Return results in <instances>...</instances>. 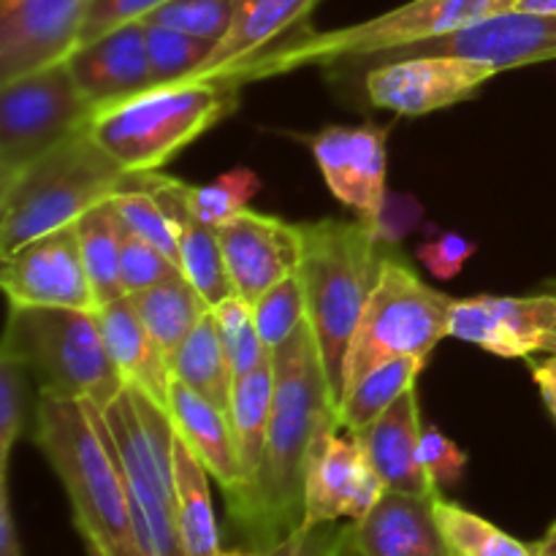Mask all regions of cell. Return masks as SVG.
Returning <instances> with one entry per match:
<instances>
[{
  "instance_id": "obj_1",
  "label": "cell",
  "mask_w": 556,
  "mask_h": 556,
  "mask_svg": "<svg viewBox=\"0 0 556 556\" xmlns=\"http://www.w3.org/2000/svg\"><path fill=\"white\" fill-rule=\"evenodd\" d=\"M271 358L275 400L264 459L253 483L226 497L231 525L242 532L250 554L266 552L302 530L309 454L324 418L337 410L307 320L271 351Z\"/></svg>"
},
{
  "instance_id": "obj_2",
  "label": "cell",
  "mask_w": 556,
  "mask_h": 556,
  "mask_svg": "<svg viewBox=\"0 0 556 556\" xmlns=\"http://www.w3.org/2000/svg\"><path fill=\"white\" fill-rule=\"evenodd\" d=\"M33 429L38 448L65 486L87 554L141 556L123 465L101 407L41 391Z\"/></svg>"
},
{
  "instance_id": "obj_3",
  "label": "cell",
  "mask_w": 556,
  "mask_h": 556,
  "mask_svg": "<svg viewBox=\"0 0 556 556\" xmlns=\"http://www.w3.org/2000/svg\"><path fill=\"white\" fill-rule=\"evenodd\" d=\"M299 277L307 299V324L320 351L331 400H345V367L369 293L383 266V239L364 220H318L299 226Z\"/></svg>"
},
{
  "instance_id": "obj_4",
  "label": "cell",
  "mask_w": 556,
  "mask_h": 556,
  "mask_svg": "<svg viewBox=\"0 0 556 556\" xmlns=\"http://www.w3.org/2000/svg\"><path fill=\"white\" fill-rule=\"evenodd\" d=\"M505 11H514V0H410L400 9L337 30L296 27L271 47L217 74L215 79H231L242 87L248 81L269 79L304 65L351 63L427 38L448 36Z\"/></svg>"
},
{
  "instance_id": "obj_5",
  "label": "cell",
  "mask_w": 556,
  "mask_h": 556,
  "mask_svg": "<svg viewBox=\"0 0 556 556\" xmlns=\"http://www.w3.org/2000/svg\"><path fill=\"white\" fill-rule=\"evenodd\" d=\"M237 106V81L182 79L98 109L90 134L123 172L147 174L166 166Z\"/></svg>"
},
{
  "instance_id": "obj_6",
  "label": "cell",
  "mask_w": 556,
  "mask_h": 556,
  "mask_svg": "<svg viewBox=\"0 0 556 556\" xmlns=\"http://www.w3.org/2000/svg\"><path fill=\"white\" fill-rule=\"evenodd\" d=\"M134 185V174L101 150L87 125L0 188V255L9 258L30 239L71 226Z\"/></svg>"
},
{
  "instance_id": "obj_7",
  "label": "cell",
  "mask_w": 556,
  "mask_h": 556,
  "mask_svg": "<svg viewBox=\"0 0 556 556\" xmlns=\"http://www.w3.org/2000/svg\"><path fill=\"white\" fill-rule=\"evenodd\" d=\"M128 486L130 521L141 556H185L174 486V429L168 407L136 386L103 410Z\"/></svg>"
},
{
  "instance_id": "obj_8",
  "label": "cell",
  "mask_w": 556,
  "mask_h": 556,
  "mask_svg": "<svg viewBox=\"0 0 556 556\" xmlns=\"http://www.w3.org/2000/svg\"><path fill=\"white\" fill-rule=\"evenodd\" d=\"M3 351L30 367L41 391L87 400L101 410L128 386L109 356L96 309L11 304Z\"/></svg>"
},
{
  "instance_id": "obj_9",
  "label": "cell",
  "mask_w": 556,
  "mask_h": 556,
  "mask_svg": "<svg viewBox=\"0 0 556 556\" xmlns=\"http://www.w3.org/2000/svg\"><path fill=\"white\" fill-rule=\"evenodd\" d=\"M454 299L434 291L400 253L386 250L375 291L353 334L345 367V394L378 364L400 356H421L448 337Z\"/></svg>"
},
{
  "instance_id": "obj_10",
  "label": "cell",
  "mask_w": 556,
  "mask_h": 556,
  "mask_svg": "<svg viewBox=\"0 0 556 556\" xmlns=\"http://www.w3.org/2000/svg\"><path fill=\"white\" fill-rule=\"evenodd\" d=\"M92 119L68 63L47 65L0 85V188Z\"/></svg>"
},
{
  "instance_id": "obj_11",
  "label": "cell",
  "mask_w": 556,
  "mask_h": 556,
  "mask_svg": "<svg viewBox=\"0 0 556 556\" xmlns=\"http://www.w3.org/2000/svg\"><path fill=\"white\" fill-rule=\"evenodd\" d=\"M386 483L369 465L362 438L342 427L340 410H331L318 429L307 467L302 527L358 521L378 505Z\"/></svg>"
},
{
  "instance_id": "obj_12",
  "label": "cell",
  "mask_w": 556,
  "mask_h": 556,
  "mask_svg": "<svg viewBox=\"0 0 556 556\" xmlns=\"http://www.w3.org/2000/svg\"><path fill=\"white\" fill-rule=\"evenodd\" d=\"M424 54H454V58L476 60L497 74L508 68H521V65L548 63V60H556V14L505 11V14L489 16V20L462 27L448 36L427 38V41L410 43V47L389 49V52L372 54V58L351 60V63L367 71L372 65L424 58Z\"/></svg>"
},
{
  "instance_id": "obj_13",
  "label": "cell",
  "mask_w": 556,
  "mask_h": 556,
  "mask_svg": "<svg viewBox=\"0 0 556 556\" xmlns=\"http://www.w3.org/2000/svg\"><path fill=\"white\" fill-rule=\"evenodd\" d=\"M497 74L489 65L454 54H424V58L380 63L364 71V92L369 103L405 117L440 112L478 96Z\"/></svg>"
},
{
  "instance_id": "obj_14",
  "label": "cell",
  "mask_w": 556,
  "mask_h": 556,
  "mask_svg": "<svg viewBox=\"0 0 556 556\" xmlns=\"http://www.w3.org/2000/svg\"><path fill=\"white\" fill-rule=\"evenodd\" d=\"M448 337L503 358L556 356V296L541 291L532 296L454 299Z\"/></svg>"
},
{
  "instance_id": "obj_15",
  "label": "cell",
  "mask_w": 556,
  "mask_h": 556,
  "mask_svg": "<svg viewBox=\"0 0 556 556\" xmlns=\"http://www.w3.org/2000/svg\"><path fill=\"white\" fill-rule=\"evenodd\" d=\"M0 286L9 304L20 307L96 309L76 223L30 239L3 258Z\"/></svg>"
},
{
  "instance_id": "obj_16",
  "label": "cell",
  "mask_w": 556,
  "mask_h": 556,
  "mask_svg": "<svg viewBox=\"0 0 556 556\" xmlns=\"http://www.w3.org/2000/svg\"><path fill=\"white\" fill-rule=\"evenodd\" d=\"M386 139L389 128L378 125H331L307 136L331 193L378 233L386 206Z\"/></svg>"
},
{
  "instance_id": "obj_17",
  "label": "cell",
  "mask_w": 556,
  "mask_h": 556,
  "mask_svg": "<svg viewBox=\"0 0 556 556\" xmlns=\"http://www.w3.org/2000/svg\"><path fill=\"white\" fill-rule=\"evenodd\" d=\"M87 5L90 0H0V85L68 58Z\"/></svg>"
},
{
  "instance_id": "obj_18",
  "label": "cell",
  "mask_w": 556,
  "mask_h": 556,
  "mask_svg": "<svg viewBox=\"0 0 556 556\" xmlns=\"http://www.w3.org/2000/svg\"><path fill=\"white\" fill-rule=\"evenodd\" d=\"M223 258L233 291L255 304L271 286L299 271L302 231L299 226L261 212H239L217 228Z\"/></svg>"
},
{
  "instance_id": "obj_19",
  "label": "cell",
  "mask_w": 556,
  "mask_h": 556,
  "mask_svg": "<svg viewBox=\"0 0 556 556\" xmlns=\"http://www.w3.org/2000/svg\"><path fill=\"white\" fill-rule=\"evenodd\" d=\"M65 63L92 112L155 87L144 22H130L96 41L81 43L65 58Z\"/></svg>"
},
{
  "instance_id": "obj_20",
  "label": "cell",
  "mask_w": 556,
  "mask_h": 556,
  "mask_svg": "<svg viewBox=\"0 0 556 556\" xmlns=\"http://www.w3.org/2000/svg\"><path fill=\"white\" fill-rule=\"evenodd\" d=\"M364 556H451L434 516V497H413L386 489L372 510L351 525Z\"/></svg>"
},
{
  "instance_id": "obj_21",
  "label": "cell",
  "mask_w": 556,
  "mask_h": 556,
  "mask_svg": "<svg viewBox=\"0 0 556 556\" xmlns=\"http://www.w3.org/2000/svg\"><path fill=\"white\" fill-rule=\"evenodd\" d=\"M421 413H418L416 386L407 389L367 432H362L369 465L391 492H405L413 497H438L440 489L421 465Z\"/></svg>"
},
{
  "instance_id": "obj_22",
  "label": "cell",
  "mask_w": 556,
  "mask_h": 556,
  "mask_svg": "<svg viewBox=\"0 0 556 556\" xmlns=\"http://www.w3.org/2000/svg\"><path fill=\"white\" fill-rule=\"evenodd\" d=\"M168 413L179 440L195 454L212 478L231 494L242 486V467H239L237 440L226 413L195 394L193 389L174 378L168 389Z\"/></svg>"
},
{
  "instance_id": "obj_23",
  "label": "cell",
  "mask_w": 556,
  "mask_h": 556,
  "mask_svg": "<svg viewBox=\"0 0 556 556\" xmlns=\"http://www.w3.org/2000/svg\"><path fill=\"white\" fill-rule=\"evenodd\" d=\"M315 3L318 0H237L228 33L215 43L206 63L188 79H215L231 65L271 47L282 36L302 27Z\"/></svg>"
},
{
  "instance_id": "obj_24",
  "label": "cell",
  "mask_w": 556,
  "mask_h": 556,
  "mask_svg": "<svg viewBox=\"0 0 556 556\" xmlns=\"http://www.w3.org/2000/svg\"><path fill=\"white\" fill-rule=\"evenodd\" d=\"M98 324H101L103 342L109 348V356L114 358L117 369L123 372L125 383L136 386L144 394H150L157 405L168 407V389H172V367L157 342L147 331L144 320L134 309L128 296L117 299L112 304H103L96 309Z\"/></svg>"
},
{
  "instance_id": "obj_25",
  "label": "cell",
  "mask_w": 556,
  "mask_h": 556,
  "mask_svg": "<svg viewBox=\"0 0 556 556\" xmlns=\"http://www.w3.org/2000/svg\"><path fill=\"white\" fill-rule=\"evenodd\" d=\"M271 400H275V358L266 356L253 372L233 380L228 421H231L233 440H237L239 467H242V486L237 492H242L244 486L253 483L261 459H264L266 432H269L271 418ZM231 494H226V497H231Z\"/></svg>"
},
{
  "instance_id": "obj_26",
  "label": "cell",
  "mask_w": 556,
  "mask_h": 556,
  "mask_svg": "<svg viewBox=\"0 0 556 556\" xmlns=\"http://www.w3.org/2000/svg\"><path fill=\"white\" fill-rule=\"evenodd\" d=\"M128 299L139 318L144 320L152 340L163 351V356L168 358V367H172L174 353L190 337V331L201 324L206 313H212V304L201 296L199 288L185 275L161 282V286L144 288V291L128 293Z\"/></svg>"
},
{
  "instance_id": "obj_27",
  "label": "cell",
  "mask_w": 556,
  "mask_h": 556,
  "mask_svg": "<svg viewBox=\"0 0 556 556\" xmlns=\"http://www.w3.org/2000/svg\"><path fill=\"white\" fill-rule=\"evenodd\" d=\"M172 375L182 380L188 389H193L195 394L204 396L220 413H226V416L231 413L233 372L231 364H228L220 329H217L215 309L201 318V324L190 331L188 340L174 353Z\"/></svg>"
},
{
  "instance_id": "obj_28",
  "label": "cell",
  "mask_w": 556,
  "mask_h": 556,
  "mask_svg": "<svg viewBox=\"0 0 556 556\" xmlns=\"http://www.w3.org/2000/svg\"><path fill=\"white\" fill-rule=\"evenodd\" d=\"M174 486H177L179 541L185 556H223L215 508H212L210 472L179 440V434L174 443Z\"/></svg>"
},
{
  "instance_id": "obj_29",
  "label": "cell",
  "mask_w": 556,
  "mask_h": 556,
  "mask_svg": "<svg viewBox=\"0 0 556 556\" xmlns=\"http://www.w3.org/2000/svg\"><path fill=\"white\" fill-rule=\"evenodd\" d=\"M79 231L81 258H85L87 277H90L96 309L125 296L119 282V239H123V220H119L114 201L92 206L90 212L76 220Z\"/></svg>"
},
{
  "instance_id": "obj_30",
  "label": "cell",
  "mask_w": 556,
  "mask_h": 556,
  "mask_svg": "<svg viewBox=\"0 0 556 556\" xmlns=\"http://www.w3.org/2000/svg\"><path fill=\"white\" fill-rule=\"evenodd\" d=\"M427 358L421 356H400L378 364L372 372L364 375L356 386L345 394L340 405V421L351 432L362 434L405 394L413 389L421 375Z\"/></svg>"
},
{
  "instance_id": "obj_31",
  "label": "cell",
  "mask_w": 556,
  "mask_h": 556,
  "mask_svg": "<svg viewBox=\"0 0 556 556\" xmlns=\"http://www.w3.org/2000/svg\"><path fill=\"white\" fill-rule=\"evenodd\" d=\"M434 516L448 543L451 556H538L532 543H521L481 519L462 505L448 503L438 494L434 497Z\"/></svg>"
},
{
  "instance_id": "obj_32",
  "label": "cell",
  "mask_w": 556,
  "mask_h": 556,
  "mask_svg": "<svg viewBox=\"0 0 556 556\" xmlns=\"http://www.w3.org/2000/svg\"><path fill=\"white\" fill-rule=\"evenodd\" d=\"M261 179L250 168L239 166L217 177L210 185H182L185 204L190 215L210 228H220L239 212L248 210V201L258 193Z\"/></svg>"
},
{
  "instance_id": "obj_33",
  "label": "cell",
  "mask_w": 556,
  "mask_h": 556,
  "mask_svg": "<svg viewBox=\"0 0 556 556\" xmlns=\"http://www.w3.org/2000/svg\"><path fill=\"white\" fill-rule=\"evenodd\" d=\"M144 33L152 85L155 87L193 76L215 49V41H204V38L188 36V33L174 30V27L152 25V22H144Z\"/></svg>"
},
{
  "instance_id": "obj_34",
  "label": "cell",
  "mask_w": 556,
  "mask_h": 556,
  "mask_svg": "<svg viewBox=\"0 0 556 556\" xmlns=\"http://www.w3.org/2000/svg\"><path fill=\"white\" fill-rule=\"evenodd\" d=\"M217 329H220L223 345H226L228 364H231L233 380L253 372L266 356H271L258 334V326L253 318V304L244 302L239 293H231L215 307Z\"/></svg>"
},
{
  "instance_id": "obj_35",
  "label": "cell",
  "mask_w": 556,
  "mask_h": 556,
  "mask_svg": "<svg viewBox=\"0 0 556 556\" xmlns=\"http://www.w3.org/2000/svg\"><path fill=\"white\" fill-rule=\"evenodd\" d=\"M112 201L119 220H123V226L130 233L141 237L144 242H150L152 248H157L161 253H166L168 258L179 264V253H182L179 250V226L150 190H123Z\"/></svg>"
},
{
  "instance_id": "obj_36",
  "label": "cell",
  "mask_w": 556,
  "mask_h": 556,
  "mask_svg": "<svg viewBox=\"0 0 556 556\" xmlns=\"http://www.w3.org/2000/svg\"><path fill=\"white\" fill-rule=\"evenodd\" d=\"M30 367L14 353H0V478H9V459L27 429L30 413Z\"/></svg>"
},
{
  "instance_id": "obj_37",
  "label": "cell",
  "mask_w": 556,
  "mask_h": 556,
  "mask_svg": "<svg viewBox=\"0 0 556 556\" xmlns=\"http://www.w3.org/2000/svg\"><path fill=\"white\" fill-rule=\"evenodd\" d=\"M253 318L258 334L269 351L280 348L299 326L307 320V299L299 271L288 275L277 286H271L258 302L253 304Z\"/></svg>"
},
{
  "instance_id": "obj_38",
  "label": "cell",
  "mask_w": 556,
  "mask_h": 556,
  "mask_svg": "<svg viewBox=\"0 0 556 556\" xmlns=\"http://www.w3.org/2000/svg\"><path fill=\"white\" fill-rule=\"evenodd\" d=\"M233 11L237 0H168L141 22L174 27L179 33L217 43L231 27Z\"/></svg>"
},
{
  "instance_id": "obj_39",
  "label": "cell",
  "mask_w": 556,
  "mask_h": 556,
  "mask_svg": "<svg viewBox=\"0 0 556 556\" xmlns=\"http://www.w3.org/2000/svg\"><path fill=\"white\" fill-rule=\"evenodd\" d=\"M174 277H182V266L123 226V239H119V282H123L125 296L144 291V288L161 286V282L174 280Z\"/></svg>"
},
{
  "instance_id": "obj_40",
  "label": "cell",
  "mask_w": 556,
  "mask_h": 556,
  "mask_svg": "<svg viewBox=\"0 0 556 556\" xmlns=\"http://www.w3.org/2000/svg\"><path fill=\"white\" fill-rule=\"evenodd\" d=\"M163 3H168V0H90L76 47L96 41V38L106 36V33L117 30L123 25H130V22L147 20Z\"/></svg>"
},
{
  "instance_id": "obj_41",
  "label": "cell",
  "mask_w": 556,
  "mask_h": 556,
  "mask_svg": "<svg viewBox=\"0 0 556 556\" xmlns=\"http://www.w3.org/2000/svg\"><path fill=\"white\" fill-rule=\"evenodd\" d=\"M421 465L438 489L454 486L462 481L467 467V454L451 443L438 427H424L421 434Z\"/></svg>"
},
{
  "instance_id": "obj_42",
  "label": "cell",
  "mask_w": 556,
  "mask_h": 556,
  "mask_svg": "<svg viewBox=\"0 0 556 556\" xmlns=\"http://www.w3.org/2000/svg\"><path fill=\"white\" fill-rule=\"evenodd\" d=\"M342 530L345 527H337V521L318 527H302L293 535H288L286 541H280L277 546L266 548V552L255 556H337Z\"/></svg>"
},
{
  "instance_id": "obj_43",
  "label": "cell",
  "mask_w": 556,
  "mask_h": 556,
  "mask_svg": "<svg viewBox=\"0 0 556 556\" xmlns=\"http://www.w3.org/2000/svg\"><path fill=\"white\" fill-rule=\"evenodd\" d=\"M472 253H476V242L465 239L462 233H443V237L424 242L418 248V258L440 280H451V277L459 275Z\"/></svg>"
},
{
  "instance_id": "obj_44",
  "label": "cell",
  "mask_w": 556,
  "mask_h": 556,
  "mask_svg": "<svg viewBox=\"0 0 556 556\" xmlns=\"http://www.w3.org/2000/svg\"><path fill=\"white\" fill-rule=\"evenodd\" d=\"M0 556H22L20 538H16L14 527V514H11L9 478H3V486H0Z\"/></svg>"
},
{
  "instance_id": "obj_45",
  "label": "cell",
  "mask_w": 556,
  "mask_h": 556,
  "mask_svg": "<svg viewBox=\"0 0 556 556\" xmlns=\"http://www.w3.org/2000/svg\"><path fill=\"white\" fill-rule=\"evenodd\" d=\"M530 372L556 424V356L543 358V362H530Z\"/></svg>"
},
{
  "instance_id": "obj_46",
  "label": "cell",
  "mask_w": 556,
  "mask_h": 556,
  "mask_svg": "<svg viewBox=\"0 0 556 556\" xmlns=\"http://www.w3.org/2000/svg\"><path fill=\"white\" fill-rule=\"evenodd\" d=\"M514 11H527V14H556V0H514Z\"/></svg>"
},
{
  "instance_id": "obj_47",
  "label": "cell",
  "mask_w": 556,
  "mask_h": 556,
  "mask_svg": "<svg viewBox=\"0 0 556 556\" xmlns=\"http://www.w3.org/2000/svg\"><path fill=\"white\" fill-rule=\"evenodd\" d=\"M532 546H535L538 556H556V525L546 532V538H543V541L532 543Z\"/></svg>"
},
{
  "instance_id": "obj_48",
  "label": "cell",
  "mask_w": 556,
  "mask_h": 556,
  "mask_svg": "<svg viewBox=\"0 0 556 556\" xmlns=\"http://www.w3.org/2000/svg\"><path fill=\"white\" fill-rule=\"evenodd\" d=\"M337 556H364L362 552H358V546H356V543H353V535H351V527H345V530H342L340 552H337Z\"/></svg>"
},
{
  "instance_id": "obj_49",
  "label": "cell",
  "mask_w": 556,
  "mask_h": 556,
  "mask_svg": "<svg viewBox=\"0 0 556 556\" xmlns=\"http://www.w3.org/2000/svg\"><path fill=\"white\" fill-rule=\"evenodd\" d=\"M541 291H548V293H554V296H556V280H546V282H543Z\"/></svg>"
},
{
  "instance_id": "obj_50",
  "label": "cell",
  "mask_w": 556,
  "mask_h": 556,
  "mask_svg": "<svg viewBox=\"0 0 556 556\" xmlns=\"http://www.w3.org/2000/svg\"><path fill=\"white\" fill-rule=\"evenodd\" d=\"M223 556H255V554H244V552H223Z\"/></svg>"
},
{
  "instance_id": "obj_51",
  "label": "cell",
  "mask_w": 556,
  "mask_h": 556,
  "mask_svg": "<svg viewBox=\"0 0 556 556\" xmlns=\"http://www.w3.org/2000/svg\"><path fill=\"white\" fill-rule=\"evenodd\" d=\"M90 556H92V554H90Z\"/></svg>"
}]
</instances>
